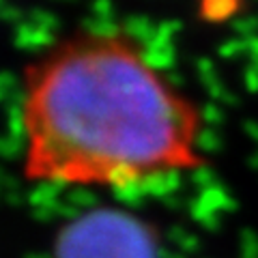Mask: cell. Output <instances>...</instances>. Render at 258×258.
Instances as JSON below:
<instances>
[{
  "label": "cell",
  "instance_id": "obj_1",
  "mask_svg": "<svg viewBox=\"0 0 258 258\" xmlns=\"http://www.w3.org/2000/svg\"><path fill=\"white\" fill-rule=\"evenodd\" d=\"M203 120L123 32H80L24 76V176L71 189L144 185L164 172L205 168ZM144 189V187H142Z\"/></svg>",
  "mask_w": 258,
  "mask_h": 258
},
{
  "label": "cell",
  "instance_id": "obj_2",
  "mask_svg": "<svg viewBox=\"0 0 258 258\" xmlns=\"http://www.w3.org/2000/svg\"><path fill=\"white\" fill-rule=\"evenodd\" d=\"M56 258H157V237L125 211L93 209L60 230Z\"/></svg>",
  "mask_w": 258,
  "mask_h": 258
},
{
  "label": "cell",
  "instance_id": "obj_3",
  "mask_svg": "<svg viewBox=\"0 0 258 258\" xmlns=\"http://www.w3.org/2000/svg\"><path fill=\"white\" fill-rule=\"evenodd\" d=\"M13 43L20 50H26V52H41L54 43V32H47L43 28L35 26V24H30L28 20H24L22 24L15 26Z\"/></svg>",
  "mask_w": 258,
  "mask_h": 258
},
{
  "label": "cell",
  "instance_id": "obj_4",
  "mask_svg": "<svg viewBox=\"0 0 258 258\" xmlns=\"http://www.w3.org/2000/svg\"><path fill=\"white\" fill-rule=\"evenodd\" d=\"M120 26H123L125 37H129L142 47L153 43L157 37V24L151 18H147V15H129L127 20L120 22Z\"/></svg>",
  "mask_w": 258,
  "mask_h": 258
},
{
  "label": "cell",
  "instance_id": "obj_5",
  "mask_svg": "<svg viewBox=\"0 0 258 258\" xmlns=\"http://www.w3.org/2000/svg\"><path fill=\"white\" fill-rule=\"evenodd\" d=\"M142 56L144 62L149 64L153 71H174V62H176V52L172 43H164V41H153L147 47H142Z\"/></svg>",
  "mask_w": 258,
  "mask_h": 258
},
{
  "label": "cell",
  "instance_id": "obj_6",
  "mask_svg": "<svg viewBox=\"0 0 258 258\" xmlns=\"http://www.w3.org/2000/svg\"><path fill=\"white\" fill-rule=\"evenodd\" d=\"M239 0H203L200 3V15L209 22H222L237 13Z\"/></svg>",
  "mask_w": 258,
  "mask_h": 258
},
{
  "label": "cell",
  "instance_id": "obj_7",
  "mask_svg": "<svg viewBox=\"0 0 258 258\" xmlns=\"http://www.w3.org/2000/svg\"><path fill=\"white\" fill-rule=\"evenodd\" d=\"M0 93H3V103L5 108H22L24 106V88L18 84V80L13 78V74L3 76V84H0Z\"/></svg>",
  "mask_w": 258,
  "mask_h": 258
},
{
  "label": "cell",
  "instance_id": "obj_8",
  "mask_svg": "<svg viewBox=\"0 0 258 258\" xmlns=\"http://www.w3.org/2000/svg\"><path fill=\"white\" fill-rule=\"evenodd\" d=\"M26 20L30 24H35V26L47 30V32H54V35H56V30H58V18L47 9H32Z\"/></svg>",
  "mask_w": 258,
  "mask_h": 258
},
{
  "label": "cell",
  "instance_id": "obj_9",
  "mask_svg": "<svg viewBox=\"0 0 258 258\" xmlns=\"http://www.w3.org/2000/svg\"><path fill=\"white\" fill-rule=\"evenodd\" d=\"M220 147H222V138H220V134H217L213 127H207V129H203V132L198 134L196 149H198L200 155H203V153H213Z\"/></svg>",
  "mask_w": 258,
  "mask_h": 258
},
{
  "label": "cell",
  "instance_id": "obj_10",
  "mask_svg": "<svg viewBox=\"0 0 258 258\" xmlns=\"http://www.w3.org/2000/svg\"><path fill=\"white\" fill-rule=\"evenodd\" d=\"M241 54H247V41L241 37H232L220 45V56L224 58H237Z\"/></svg>",
  "mask_w": 258,
  "mask_h": 258
},
{
  "label": "cell",
  "instance_id": "obj_11",
  "mask_svg": "<svg viewBox=\"0 0 258 258\" xmlns=\"http://www.w3.org/2000/svg\"><path fill=\"white\" fill-rule=\"evenodd\" d=\"M181 30V22L176 20H164V22H157V41H164V43H172V39L179 35Z\"/></svg>",
  "mask_w": 258,
  "mask_h": 258
},
{
  "label": "cell",
  "instance_id": "obj_12",
  "mask_svg": "<svg viewBox=\"0 0 258 258\" xmlns=\"http://www.w3.org/2000/svg\"><path fill=\"white\" fill-rule=\"evenodd\" d=\"M196 74H198V78H200V82H203V86L215 82V80H220V78H217V71H215L213 60L205 58V56L196 60Z\"/></svg>",
  "mask_w": 258,
  "mask_h": 258
},
{
  "label": "cell",
  "instance_id": "obj_13",
  "mask_svg": "<svg viewBox=\"0 0 258 258\" xmlns=\"http://www.w3.org/2000/svg\"><path fill=\"white\" fill-rule=\"evenodd\" d=\"M232 28H235L237 37L241 39H252L258 35V18H241L232 24Z\"/></svg>",
  "mask_w": 258,
  "mask_h": 258
},
{
  "label": "cell",
  "instance_id": "obj_14",
  "mask_svg": "<svg viewBox=\"0 0 258 258\" xmlns=\"http://www.w3.org/2000/svg\"><path fill=\"white\" fill-rule=\"evenodd\" d=\"M203 118L209 123V127H217V125H222L224 123V108L220 106V103H215V101H211V103H207V108L203 110Z\"/></svg>",
  "mask_w": 258,
  "mask_h": 258
},
{
  "label": "cell",
  "instance_id": "obj_15",
  "mask_svg": "<svg viewBox=\"0 0 258 258\" xmlns=\"http://www.w3.org/2000/svg\"><path fill=\"white\" fill-rule=\"evenodd\" d=\"M91 15H93V18H114V7H112V0H93Z\"/></svg>",
  "mask_w": 258,
  "mask_h": 258
},
{
  "label": "cell",
  "instance_id": "obj_16",
  "mask_svg": "<svg viewBox=\"0 0 258 258\" xmlns=\"http://www.w3.org/2000/svg\"><path fill=\"white\" fill-rule=\"evenodd\" d=\"M243 84L249 93H258V69L249 62V67L243 71Z\"/></svg>",
  "mask_w": 258,
  "mask_h": 258
},
{
  "label": "cell",
  "instance_id": "obj_17",
  "mask_svg": "<svg viewBox=\"0 0 258 258\" xmlns=\"http://www.w3.org/2000/svg\"><path fill=\"white\" fill-rule=\"evenodd\" d=\"M245 41H247V56L252 58V62L258 60V35L252 39H245Z\"/></svg>",
  "mask_w": 258,
  "mask_h": 258
},
{
  "label": "cell",
  "instance_id": "obj_18",
  "mask_svg": "<svg viewBox=\"0 0 258 258\" xmlns=\"http://www.w3.org/2000/svg\"><path fill=\"white\" fill-rule=\"evenodd\" d=\"M243 129L252 140H258V120H247V123L243 125Z\"/></svg>",
  "mask_w": 258,
  "mask_h": 258
},
{
  "label": "cell",
  "instance_id": "obj_19",
  "mask_svg": "<svg viewBox=\"0 0 258 258\" xmlns=\"http://www.w3.org/2000/svg\"><path fill=\"white\" fill-rule=\"evenodd\" d=\"M252 64H254V67H256V69H258V60H254V62H252Z\"/></svg>",
  "mask_w": 258,
  "mask_h": 258
}]
</instances>
